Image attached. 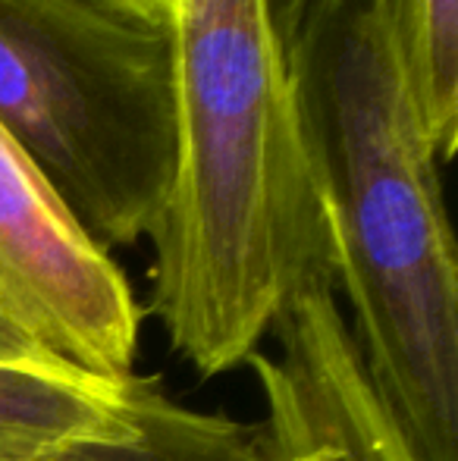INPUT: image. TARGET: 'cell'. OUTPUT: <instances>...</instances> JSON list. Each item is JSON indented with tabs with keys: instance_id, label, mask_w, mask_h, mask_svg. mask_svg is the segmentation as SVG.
I'll return each mask as SVG.
<instances>
[{
	"instance_id": "obj_1",
	"label": "cell",
	"mask_w": 458,
	"mask_h": 461,
	"mask_svg": "<svg viewBox=\"0 0 458 461\" xmlns=\"http://www.w3.org/2000/svg\"><path fill=\"white\" fill-rule=\"evenodd\" d=\"M176 164L151 232V311L202 376L248 365L337 242L267 0H170Z\"/></svg>"
},
{
	"instance_id": "obj_2",
	"label": "cell",
	"mask_w": 458,
	"mask_h": 461,
	"mask_svg": "<svg viewBox=\"0 0 458 461\" xmlns=\"http://www.w3.org/2000/svg\"><path fill=\"white\" fill-rule=\"evenodd\" d=\"M367 376L418 461H458V258L383 0H320L289 44Z\"/></svg>"
},
{
	"instance_id": "obj_3",
	"label": "cell",
	"mask_w": 458,
	"mask_h": 461,
	"mask_svg": "<svg viewBox=\"0 0 458 461\" xmlns=\"http://www.w3.org/2000/svg\"><path fill=\"white\" fill-rule=\"evenodd\" d=\"M0 126L101 249L151 239L176 164L170 23L0 0Z\"/></svg>"
},
{
	"instance_id": "obj_4",
	"label": "cell",
	"mask_w": 458,
	"mask_h": 461,
	"mask_svg": "<svg viewBox=\"0 0 458 461\" xmlns=\"http://www.w3.org/2000/svg\"><path fill=\"white\" fill-rule=\"evenodd\" d=\"M0 321L50 352L129 376L141 311L126 274L0 126Z\"/></svg>"
},
{
	"instance_id": "obj_5",
	"label": "cell",
	"mask_w": 458,
	"mask_h": 461,
	"mask_svg": "<svg viewBox=\"0 0 458 461\" xmlns=\"http://www.w3.org/2000/svg\"><path fill=\"white\" fill-rule=\"evenodd\" d=\"M274 330L280 358L257 352L248 361L267 405V461H418L330 285L295 295Z\"/></svg>"
},
{
	"instance_id": "obj_6",
	"label": "cell",
	"mask_w": 458,
	"mask_h": 461,
	"mask_svg": "<svg viewBox=\"0 0 458 461\" xmlns=\"http://www.w3.org/2000/svg\"><path fill=\"white\" fill-rule=\"evenodd\" d=\"M139 427V376L82 367L0 321V461H48Z\"/></svg>"
},
{
	"instance_id": "obj_7",
	"label": "cell",
	"mask_w": 458,
	"mask_h": 461,
	"mask_svg": "<svg viewBox=\"0 0 458 461\" xmlns=\"http://www.w3.org/2000/svg\"><path fill=\"white\" fill-rule=\"evenodd\" d=\"M383 16L418 126L446 167L458 141V0H383Z\"/></svg>"
},
{
	"instance_id": "obj_8",
	"label": "cell",
	"mask_w": 458,
	"mask_h": 461,
	"mask_svg": "<svg viewBox=\"0 0 458 461\" xmlns=\"http://www.w3.org/2000/svg\"><path fill=\"white\" fill-rule=\"evenodd\" d=\"M48 461H267L264 430L245 420L179 405L139 376V427L120 443L79 446Z\"/></svg>"
},
{
	"instance_id": "obj_9",
	"label": "cell",
	"mask_w": 458,
	"mask_h": 461,
	"mask_svg": "<svg viewBox=\"0 0 458 461\" xmlns=\"http://www.w3.org/2000/svg\"><path fill=\"white\" fill-rule=\"evenodd\" d=\"M320 0H267V13L274 19V29L280 32L283 44H292V38L299 35L301 23L311 16V10L318 6Z\"/></svg>"
},
{
	"instance_id": "obj_10",
	"label": "cell",
	"mask_w": 458,
	"mask_h": 461,
	"mask_svg": "<svg viewBox=\"0 0 458 461\" xmlns=\"http://www.w3.org/2000/svg\"><path fill=\"white\" fill-rule=\"evenodd\" d=\"M111 4L148 19H164V23L170 19V0H111Z\"/></svg>"
}]
</instances>
